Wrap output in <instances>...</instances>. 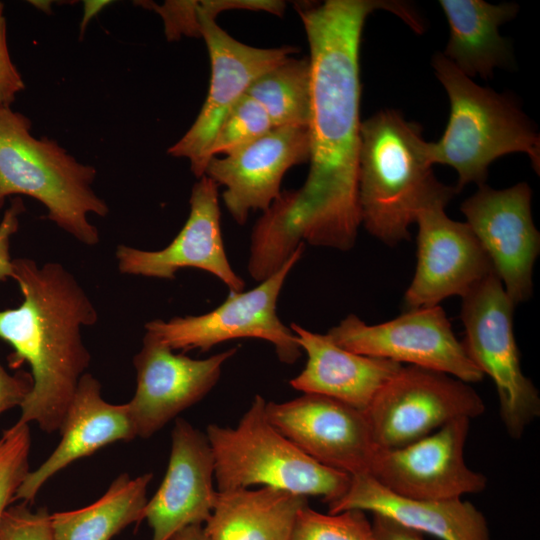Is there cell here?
I'll return each mask as SVG.
<instances>
[{
	"instance_id": "cell-30",
	"label": "cell",
	"mask_w": 540,
	"mask_h": 540,
	"mask_svg": "<svg viewBox=\"0 0 540 540\" xmlns=\"http://www.w3.org/2000/svg\"><path fill=\"white\" fill-rule=\"evenodd\" d=\"M50 516L46 508L32 511L26 502L7 507L0 523V540H54Z\"/></svg>"
},
{
	"instance_id": "cell-13",
	"label": "cell",
	"mask_w": 540,
	"mask_h": 540,
	"mask_svg": "<svg viewBox=\"0 0 540 540\" xmlns=\"http://www.w3.org/2000/svg\"><path fill=\"white\" fill-rule=\"evenodd\" d=\"M461 211L514 306L527 301L540 249L529 185L521 182L502 190L480 185L462 203Z\"/></svg>"
},
{
	"instance_id": "cell-7",
	"label": "cell",
	"mask_w": 540,
	"mask_h": 540,
	"mask_svg": "<svg viewBox=\"0 0 540 540\" xmlns=\"http://www.w3.org/2000/svg\"><path fill=\"white\" fill-rule=\"evenodd\" d=\"M514 304L492 272L462 297L464 349L496 387L500 416L507 433L519 439L540 415V397L526 377L513 332Z\"/></svg>"
},
{
	"instance_id": "cell-16",
	"label": "cell",
	"mask_w": 540,
	"mask_h": 540,
	"mask_svg": "<svg viewBox=\"0 0 540 540\" xmlns=\"http://www.w3.org/2000/svg\"><path fill=\"white\" fill-rule=\"evenodd\" d=\"M432 205L416 218L417 264L405 292L408 309L439 305L447 297L461 298L494 272L492 263L466 223Z\"/></svg>"
},
{
	"instance_id": "cell-1",
	"label": "cell",
	"mask_w": 540,
	"mask_h": 540,
	"mask_svg": "<svg viewBox=\"0 0 540 540\" xmlns=\"http://www.w3.org/2000/svg\"><path fill=\"white\" fill-rule=\"evenodd\" d=\"M310 49V168L299 189L281 191L257 220L250 253L277 269L299 244L351 249L361 215L358 201L360 147L359 49L366 18L388 10L405 22L409 5L386 0H327L297 4Z\"/></svg>"
},
{
	"instance_id": "cell-12",
	"label": "cell",
	"mask_w": 540,
	"mask_h": 540,
	"mask_svg": "<svg viewBox=\"0 0 540 540\" xmlns=\"http://www.w3.org/2000/svg\"><path fill=\"white\" fill-rule=\"evenodd\" d=\"M469 422L457 418L405 446L377 448L368 475L391 492L416 499H454L483 491L487 478L464 458Z\"/></svg>"
},
{
	"instance_id": "cell-18",
	"label": "cell",
	"mask_w": 540,
	"mask_h": 540,
	"mask_svg": "<svg viewBox=\"0 0 540 540\" xmlns=\"http://www.w3.org/2000/svg\"><path fill=\"white\" fill-rule=\"evenodd\" d=\"M308 161V127H274L224 157H212L204 176L225 187V207L243 225L250 211L265 212L278 198L282 178L291 167Z\"/></svg>"
},
{
	"instance_id": "cell-4",
	"label": "cell",
	"mask_w": 540,
	"mask_h": 540,
	"mask_svg": "<svg viewBox=\"0 0 540 540\" xmlns=\"http://www.w3.org/2000/svg\"><path fill=\"white\" fill-rule=\"evenodd\" d=\"M97 171L57 141L35 137L31 121L0 107V208L5 198L26 195L47 209V218L82 244L99 242L88 215L105 217L107 203L93 189Z\"/></svg>"
},
{
	"instance_id": "cell-29",
	"label": "cell",
	"mask_w": 540,
	"mask_h": 540,
	"mask_svg": "<svg viewBox=\"0 0 540 540\" xmlns=\"http://www.w3.org/2000/svg\"><path fill=\"white\" fill-rule=\"evenodd\" d=\"M29 425L17 422L0 435V523L18 488L29 473Z\"/></svg>"
},
{
	"instance_id": "cell-8",
	"label": "cell",
	"mask_w": 540,
	"mask_h": 540,
	"mask_svg": "<svg viewBox=\"0 0 540 540\" xmlns=\"http://www.w3.org/2000/svg\"><path fill=\"white\" fill-rule=\"evenodd\" d=\"M239 7L238 0L195 1L200 37L210 56V87L192 126L168 149V154L187 159L198 179L204 176L208 148L228 112L246 95L257 78L282 63L295 50L291 46L256 48L230 36L216 23L215 17L222 10Z\"/></svg>"
},
{
	"instance_id": "cell-32",
	"label": "cell",
	"mask_w": 540,
	"mask_h": 540,
	"mask_svg": "<svg viewBox=\"0 0 540 540\" xmlns=\"http://www.w3.org/2000/svg\"><path fill=\"white\" fill-rule=\"evenodd\" d=\"M32 387L30 373L21 371L11 375L0 364V414L15 406L21 407Z\"/></svg>"
},
{
	"instance_id": "cell-36",
	"label": "cell",
	"mask_w": 540,
	"mask_h": 540,
	"mask_svg": "<svg viewBox=\"0 0 540 540\" xmlns=\"http://www.w3.org/2000/svg\"><path fill=\"white\" fill-rule=\"evenodd\" d=\"M1 221V220H0Z\"/></svg>"
},
{
	"instance_id": "cell-28",
	"label": "cell",
	"mask_w": 540,
	"mask_h": 540,
	"mask_svg": "<svg viewBox=\"0 0 540 540\" xmlns=\"http://www.w3.org/2000/svg\"><path fill=\"white\" fill-rule=\"evenodd\" d=\"M274 128L264 108L249 95L243 96L228 112L208 148L212 157L228 155L265 135Z\"/></svg>"
},
{
	"instance_id": "cell-17",
	"label": "cell",
	"mask_w": 540,
	"mask_h": 540,
	"mask_svg": "<svg viewBox=\"0 0 540 540\" xmlns=\"http://www.w3.org/2000/svg\"><path fill=\"white\" fill-rule=\"evenodd\" d=\"M189 204L184 226L165 248L149 251L119 245L116 249L119 271L171 280L180 269L195 268L217 277L229 291H243L245 283L231 267L224 247L218 185L202 176L192 187Z\"/></svg>"
},
{
	"instance_id": "cell-27",
	"label": "cell",
	"mask_w": 540,
	"mask_h": 540,
	"mask_svg": "<svg viewBox=\"0 0 540 540\" xmlns=\"http://www.w3.org/2000/svg\"><path fill=\"white\" fill-rule=\"evenodd\" d=\"M290 540H374V535L362 510L324 514L307 504L297 514Z\"/></svg>"
},
{
	"instance_id": "cell-21",
	"label": "cell",
	"mask_w": 540,
	"mask_h": 540,
	"mask_svg": "<svg viewBox=\"0 0 540 540\" xmlns=\"http://www.w3.org/2000/svg\"><path fill=\"white\" fill-rule=\"evenodd\" d=\"M357 509L388 517L441 540H491L487 520L461 498L426 500L391 492L368 474L351 476L343 496L328 504V513Z\"/></svg>"
},
{
	"instance_id": "cell-6",
	"label": "cell",
	"mask_w": 540,
	"mask_h": 540,
	"mask_svg": "<svg viewBox=\"0 0 540 540\" xmlns=\"http://www.w3.org/2000/svg\"><path fill=\"white\" fill-rule=\"evenodd\" d=\"M256 395L236 427L207 426L218 491L252 485L278 488L330 504L347 491L351 475L324 466L300 450L267 419Z\"/></svg>"
},
{
	"instance_id": "cell-14",
	"label": "cell",
	"mask_w": 540,
	"mask_h": 540,
	"mask_svg": "<svg viewBox=\"0 0 540 540\" xmlns=\"http://www.w3.org/2000/svg\"><path fill=\"white\" fill-rule=\"evenodd\" d=\"M269 422L318 463L351 476L368 474L377 447L363 411L341 401L304 394L266 402Z\"/></svg>"
},
{
	"instance_id": "cell-34",
	"label": "cell",
	"mask_w": 540,
	"mask_h": 540,
	"mask_svg": "<svg viewBox=\"0 0 540 540\" xmlns=\"http://www.w3.org/2000/svg\"><path fill=\"white\" fill-rule=\"evenodd\" d=\"M371 524L374 540H424L422 533L379 514H373Z\"/></svg>"
},
{
	"instance_id": "cell-10",
	"label": "cell",
	"mask_w": 540,
	"mask_h": 540,
	"mask_svg": "<svg viewBox=\"0 0 540 540\" xmlns=\"http://www.w3.org/2000/svg\"><path fill=\"white\" fill-rule=\"evenodd\" d=\"M481 397L451 375L418 366H402L375 395L364 414L378 449L417 441L448 422L480 416Z\"/></svg>"
},
{
	"instance_id": "cell-26",
	"label": "cell",
	"mask_w": 540,
	"mask_h": 540,
	"mask_svg": "<svg viewBox=\"0 0 540 540\" xmlns=\"http://www.w3.org/2000/svg\"><path fill=\"white\" fill-rule=\"evenodd\" d=\"M266 111L274 127H308L311 104L309 58H292L257 78L247 93Z\"/></svg>"
},
{
	"instance_id": "cell-19",
	"label": "cell",
	"mask_w": 540,
	"mask_h": 540,
	"mask_svg": "<svg viewBox=\"0 0 540 540\" xmlns=\"http://www.w3.org/2000/svg\"><path fill=\"white\" fill-rule=\"evenodd\" d=\"M164 479L147 501L144 519L152 540H170L181 529L206 523L214 508V457L206 434L177 418Z\"/></svg>"
},
{
	"instance_id": "cell-22",
	"label": "cell",
	"mask_w": 540,
	"mask_h": 540,
	"mask_svg": "<svg viewBox=\"0 0 540 540\" xmlns=\"http://www.w3.org/2000/svg\"><path fill=\"white\" fill-rule=\"evenodd\" d=\"M290 329L307 354L302 372L289 384L304 394H316L365 411L378 391L403 366L401 363L350 352L319 334L291 323Z\"/></svg>"
},
{
	"instance_id": "cell-15",
	"label": "cell",
	"mask_w": 540,
	"mask_h": 540,
	"mask_svg": "<svg viewBox=\"0 0 540 540\" xmlns=\"http://www.w3.org/2000/svg\"><path fill=\"white\" fill-rule=\"evenodd\" d=\"M233 347L206 359L173 350L146 332L134 356L137 386L126 403L136 434L149 438L185 409L203 399L217 384L223 364L237 353Z\"/></svg>"
},
{
	"instance_id": "cell-35",
	"label": "cell",
	"mask_w": 540,
	"mask_h": 540,
	"mask_svg": "<svg viewBox=\"0 0 540 540\" xmlns=\"http://www.w3.org/2000/svg\"><path fill=\"white\" fill-rule=\"evenodd\" d=\"M170 540H210L201 524L187 526L172 536Z\"/></svg>"
},
{
	"instance_id": "cell-25",
	"label": "cell",
	"mask_w": 540,
	"mask_h": 540,
	"mask_svg": "<svg viewBox=\"0 0 540 540\" xmlns=\"http://www.w3.org/2000/svg\"><path fill=\"white\" fill-rule=\"evenodd\" d=\"M152 473L119 475L96 502L77 510L51 514L54 540H111L144 519L147 486Z\"/></svg>"
},
{
	"instance_id": "cell-23",
	"label": "cell",
	"mask_w": 540,
	"mask_h": 540,
	"mask_svg": "<svg viewBox=\"0 0 540 540\" xmlns=\"http://www.w3.org/2000/svg\"><path fill=\"white\" fill-rule=\"evenodd\" d=\"M307 497L263 486L218 491L204 528L210 540H290Z\"/></svg>"
},
{
	"instance_id": "cell-20",
	"label": "cell",
	"mask_w": 540,
	"mask_h": 540,
	"mask_svg": "<svg viewBox=\"0 0 540 540\" xmlns=\"http://www.w3.org/2000/svg\"><path fill=\"white\" fill-rule=\"evenodd\" d=\"M59 431V444L36 470L29 471L13 502L31 504L44 483L75 460L137 436L127 404L106 402L100 382L89 373L80 378Z\"/></svg>"
},
{
	"instance_id": "cell-11",
	"label": "cell",
	"mask_w": 540,
	"mask_h": 540,
	"mask_svg": "<svg viewBox=\"0 0 540 540\" xmlns=\"http://www.w3.org/2000/svg\"><path fill=\"white\" fill-rule=\"evenodd\" d=\"M326 334L335 344L356 354L443 372L468 384L484 377L439 305L409 309L375 325L350 314Z\"/></svg>"
},
{
	"instance_id": "cell-31",
	"label": "cell",
	"mask_w": 540,
	"mask_h": 540,
	"mask_svg": "<svg viewBox=\"0 0 540 540\" xmlns=\"http://www.w3.org/2000/svg\"><path fill=\"white\" fill-rule=\"evenodd\" d=\"M24 88L23 78L9 53L4 4L0 2V107H11Z\"/></svg>"
},
{
	"instance_id": "cell-5",
	"label": "cell",
	"mask_w": 540,
	"mask_h": 540,
	"mask_svg": "<svg viewBox=\"0 0 540 540\" xmlns=\"http://www.w3.org/2000/svg\"><path fill=\"white\" fill-rule=\"evenodd\" d=\"M432 65L448 95L450 116L443 135L428 142L427 151L433 165L456 170V191L469 183L483 185L490 164L509 153L528 155L539 174V136L516 103L473 82L443 54H436Z\"/></svg>"
},
{
	"instance_id": "cell-2",
	"label": "cell",
	"mask_w": 540,
	"mask_h": 540,
	"mask_svg": "<svg viewBox=\"0 0 540 540\" xmlns=\"http://www.w3.org/2000/svg\"><path fill=\"white\" fill-rule=\"evenodd\" d=\"M13 279L23 295L14 309L0 311V338L14 352L11 367L27 362L33 387L21 405L20 423L36 422L59 431L78 382L90 363L81 328L92 326L97 310L77 279L62 264L42 266L29 258L13 261Z\"/></svg>"
},
{
	"instance_id": "cell-3",
	"label": "cell",
	"mask_w": 540,
	"mask_h": 540,
	"mask_svg": "<svg viewBox=\"0 0 540 540\" xmlns=\"http://www.w3.org/2000/svg\"><path fill=\"white\" fill-rule=\"evenodd\" d=\"M427 144L420 126L396 110H381L361 122V224L386 245L409 240L417 215L432 205L446 206L457 192L434 176Z\"/></svg>"
},
{
	"instance_id": "cell-24",
	"label": "cell",
	"mask_w": 540,
	"mask_h": 540,
	"mask_svg": "<svg viewBox=\"0 0 540 540\" xmlns=\"http://www.w3.org/2000/svg\"><path fill=\"white\" fill-rule=\"evenodd\" d=\"M449 24V40L443 54L468 77L491 78L496 67L507 65L509 45L499 26L512 20L515 3L491 4L482 0H440Z\"/></svg>"
},
{
	"instance_id": "cell-9",
	"label": "cell",
	"mask_w": 540,
	"mask_h": 540,
	"mask_svg": "<svg viewBox=\"0 0 540 540\" xmlns=\"http://www.w3.org/2000/svg\"><path fill=\"white\" fill-rule=\"evenodd\" d=\"M304 249V243L299 244L286 263L255 288L246 292L229 291L225 301L212 311L197 316L173 317L168 321L155 319L145 324L146 332L173 351L199 349L206 352L225 341L258 338L273 344L282 363H295L302 349L290 327L279 319L277 301Z\"/></svg>"
},
{
	"instance_id": "cell-33",
	"label": "cell",
	"mask_w": 540,
	"mask_h": 540,
	"mask_svg": "<svg viewBox=\"0 0 540 540\" xmlns=\"http://www.w3.org/2000/svg\"><path fill=\"white\" fill-rule=\"evenodd\" d=\"M21 198H14L0 221V281L13 277V260L10 258L9 244L11 236L19 227V216L24 212Z\"/></svg>"
}]
</instances>
